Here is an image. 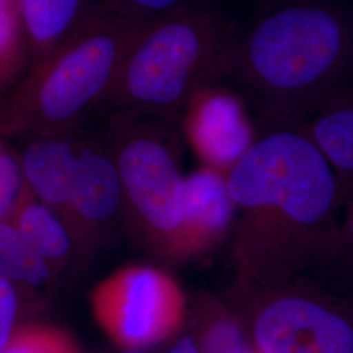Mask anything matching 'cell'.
Instances as JSON below:
<instances>
[{
    "label": "cell",
    "instance_id": "6da1fadb",
    "mask_svg": "<svg viewBox=\"0 0 353 353\" xmlns=\"http://www.w3.org/2000/svg\"><path fill=\"white\" fill-rule=\"evenodd\" d=\"M237 205L233 252L252 278H285L326 265L351 179L341 176L301 123L271 122L229 173Z\"/></svg>",
    "mask_w": 353,
    "mask_h": 353
},
{
    "label": "cell",
    "instance_id": "7a4b0ae2",
    "mask_svg": "<svg viewBox=\"0 0 353 353\" xmlns=\"http://www.w3.org/2000/svg\"><path fill=\"white\" fill-rule=\"evenodd\" d=\"M232 75L270 122L303 123L353 84V24L323 0H290L239 37Z\"/></svg>",
    "mask_w": 353,
    "mask_h": 353
},
{
    "label": "cell",
    "instance_id": "3957f363",
    "mask_svg": "<svg viewBox=\"0 0 353 353\" xmlns=\"http://www.w3.org/2000/svg\"><path fill=\"white\" fill-rule=\"evenodd\" d=\"M156 20L97 0L63 42L8 93L0 132L10 139L72 130L100 109L127 52Z\"/></svg>",
    "mask_w": 353,
    "mask_h": 353
},
{
    "label": "cell",
    "instance_id": "277c9868",
    "mask_svg": "<svg viewBox=\"0 0 353 353\" xmlns=\"http://www.w3.org/2000/svg\"><path fill=\"white\" fill-rule=\"evenodd\" d=\"M237 39L220 13L189 1L140 34L100 109L181 118L196 90L232 75Z\"/></svg>",
    "mask_w": 353,
    "mask_h": 353
},
{
    "label": "cell",
    "instance_id": "5b68a950",
    "mask_svg": "<svg viewBox=\"0 0 353 353\" xmlns=\"http://www.w3.org/2000/svg\"><path fill=\"white\" fill-rule=\"evenodd\" d=\"M179 119L109 113L101 128L118 170L123 221L140 243L170 262L188 259Z\"/></svg>",
    "mask_w": 353,
    "mask_h": 353
},
{
    "label": "cell",
    "instance_id": "8992f818",
    "mask_svg": "<svg viewBox=\"0 0 353 353\" xmlns=\"http://www.w3.org/2000/svg\"><path fill=\"white\" fill-rule=\"evenodd\" d=\"M93 314L105 334L125 350H145L173 338L186 316L179 284L151 265H126L93 293Z\"/></svg>",
    "mask_w": 353,
    "mask_h": 353
},
{
    "label": "cell",
    "instance_id": "52a82bcc",
    "mask_svg": "<svg viewBox=\"0 0 353 353\" xmlns=\"http://www.w3.org/2000/svg\"><path fill=\"white\" fill-rule=\"evenodd\" d=\"M252 336L261 353H353V306L312 290L278 293L258 307Z\"/></svg>",
    "mask_w": 353,
    "mask_h": 353
},
{
    "label": "cell",
    "instance_id": "ba28073f",
    "mask_svg": "<svg viewBox=\"0 0 353 353\" xmlns=\"http://www.w3.org/2000/svg\"><path fill=\"white\" fill-rule=\"evenodd\" d=\"M64 220L77 242L105 240L123 220L122 191L110 145L101 128H83Z\"/></svg>",
    "mask_w": 353,
    "mask_h": 353
},
{
    "label": "cell",
    "instance_id": "9c48e42d",
    "mask_svg": "<svg viewBox=\"0 0 353 353\" xmlns=\"http://www.w3.org/2000/svg\"><path fill=\"white\" fill-rule=\"evenodd\" d=\"M181 131L204 166L229 173L258 139L245 101L217 84L196 90L179 119Z\"/></svg>",
    "mask_w": 353,
    "mask_h": 353
},
{
    "label": "cell",
    "instance_id": "30bf717a",
    "mask_svg": "<svg viewBox=\"0 0 353 353\" xmlns=\"http://www.w3.org/2000/svg\"><path fill=\"white\" fill-rule=\"evenodd\" d=\"M237 205L228 173L202 165L183 178L182 232L188 259L210 252L234 227Z\"/></svg>",
    "mask_w": 353,
    "mask_h": 353
},
{
    "label": "cell",
    "instance_id": "8fae6325",
    "mask_svg": "<svg viewBox=\"0 0 353 353\" xmlns=\"http://www.w3.org/2000/svg\"><path fill=\"white\" fill-rule=\"evenodd\" d=\"M83 128L20 138L24 143L17 148L26 188L62 216L68 202Z\"/></svg>",
    "mask_w": 353,
    "mask_h": 353
},
{
    "label": "cell",
    "instance_id": "7c38bea8",
    "mask_svg": "<svg viewBox=\"0 0 353 353\" xmlns=\"http://www.w3.org/2000/svg\"><path fill=\"white\" fill-rule=\"evenodd\" d=\"M30 50L29 70L57 49L97 0H16Z\"/></svg>",
    "mask_w": 353,
    "mask_h": 353
},
{
    "label": "cell",
    "instance_id": "4fadbf2b",
    "mask_svg": "<svg viewBox=\"0 0 353 353\" xmlns=\"http://www.w3.org/2000/svg\"><path fill=\"white\" fill-rule=\"evenodd\" d=\"M301 126L341 176L353 181V84L332 96Z\"/></svg>",
    "mask_w": 353,
    "mask_h": 353
},
{
    "label": "cell",
    "instance_id": "5bb4252c",
    "mask_svg": "<svg viewBox=\"0 0 353 353\" xmlns=\"http://www.w3.org/2000/svg\"><path fill=\"white\" fill-rule=\"evenodd\" d=\"M10 220L49 265L65 259L72 249L74 236L63 216L41 202L26 186Z\"/></svg>",
    "mask_w": 353,
    "mask_h": 353
},
{
    "label": "cell",
    "instance_id": "9a60e30c",
    "mask_svg": "<svg viewBox=\"0 0 353 353\" xmlns=\"http://www.w3.org/2000/svg\"><path fill=\"white\" fill-rule=\"evenodd\" d=\"M30 50L16 0H0V75L8 93L26 75Z\"/></svg>",
    "mask_w": 353,
    "mask_h": 353
},
{
    "label": "cell",
    "instance_id": "2e32d148",
    "mask_svg": "<svg viewBox=\"0 0 353 353\" xmlns=\"http://www.w3.org/2000/svg\"><path fill=\"white\" fill-rule=\"evenodd\" d=\"M49 263L26 240L11 220L0 221V274L8 280L39 284L49 276Z\"/></svg>",
    "mask_w": 353,
    "mask_h": 353
},
{
    "label": "cell",
    "instance_id": "e0dca14e",
    "mask_svg": "<svg viewBox=\"0 0 353 353\" xmlns=\"http://www.w3.org/2000/svg\"><path fill=\"white\" fill-rule=\"evenodd\" d=\"M1 353H81L72 339L49 326H26L12 334Z\"/></svg>",
    "mask_w": 353,
    "mask_h": 353
},
{
    "label": "cell",
    "instance_id": "ac0fdd59",
    "mask_svg": "<svg viewBox=\"0 0 353 353\" xmlns=\"http://www.w3.org/2000/svg\"><path fill=\"white\" fill-rule=\"evenodd\" d=\"M26 190L17 148L0 132V221L10 220Z\"/></svg>",
    "mask_w": 353,
    "mask_h": 353
},
{
    "label": "cell",
    "instance_id": "d6986e66",
    "mask_svg": "<svg viewBox=\"0 0 353 353\" xmlns=\"http://www.w3.org/2000/svg\"><path fill=\"white\" fill-rule=\"evenodd\" d=\"M326 265H336L345 275L353 278V196L339 227L334 252Z\"/></svg>",
    "mask_w": 353,
    "mask_h": 353
},
{
    "label": "cell",
    "instance_id": "ffe728a7",
    "mask_svg": "<svg viewBox=\"0 0 353 353\" xmlns=\"http://www.w3.org/2000/svg\"><path fill=\"white\" fill-rule=\"evenodd\" d=\"M130 12L147 20H159L176 12L189 3V0H112Z\"/></svg>",
    "mask_w": 353,
    "mask_h": 353
},
{
    "label": "cell",
    "instance_id": "44dd1931",
    "mask_svg": "<svg viewBox=\"0 0 353 353\" xmlns=\"http://www.w3.org/2000/svg\"><path fill=\"white\" fill-rule=\"evenodd\" d=\"M16 294L8 279L0 274V353L4 351L12 336L16 316Z\"/></svg>",
    "mask_w": 353,
    "mask_h": 353
},
{
    "label": "cell",
    "instance_id": "7402d4cb",
    "mask_svg": "<svg viewBox=\"0 0 353 353\" xmlns=\"http://www.w3.org/2000/svg\"><path fill=\"white\" fill-rule=\"evenodd\" d=\"M169 353H201V347L198 341H195L192 336H183L176 341V345Z\"/></svg>",
    "mask_w": 353,
    "mask_h": 353
},
{
    "label": "cell",
    "instance_id": "603a6c76",
    "mask_svg": "<svg viewBox=\"0 0 353 353\" xmlns=\"http://www.w3.org/2000/svg\"><path fill=\"white\" fill-rule=\"evenodd\" d=\"M7 97H8V90L6 88L1 75H0V110L4 106V102L7 100Z\"/></svg>",
    "mask_w": 353,
    "mask_h": 353
},
{
    "label": "cell",
    "instance_id": "cb8c5ba5",
    "mask_svg": "<svg viewBox=\"0 0 353 353\" xmlns=\"http://www.w3.org/2000/svg\"><path fill=\"white\" fill-rule=\"evenodd\" d=\"M126 353H144L143 350H128Z\"/></svg>",
    "mask_w": 353,
    "mask_h": 353
},
{
    "label": "cell",
    "instance_id": "d4e9b609",
    "mask_svg": "<svg viewBox=\"0 0 353 353\" xmlns=\"http://www.w3.org/2000/svg\"><path fill=\"white\" fill-rule=\"evenodd\" d=\"M270 1H272V3H287V1H290V0H270Z\"/></svg>",
    "mask_w": 353,
    "mask_h": 353
},
{
    "label": "cell",
    "instance_id": "484cf974",
    "mask_svg": "<svg viewBox=\"0 0 353 353\" xmlns=\"http://www.w3.org/2000/svg\"><path fill=\"white\" fill-rule=\"evenodd\" d=\"M246 353H261L259 352V351H256V350H255V348H254V350H250V348H249V350H248V352Z\"/></svg>",
    "mask_w": 353,
    "mask_h": 353
}]
</instances>
